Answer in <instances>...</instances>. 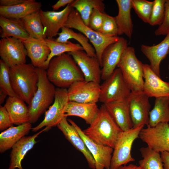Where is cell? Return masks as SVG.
<instances>
[{"instance_id":"6da1fadb","label":"cell","mask_w":169,"mask_h":169,"mask_svg":"<svg viewBox=\"0 0 169 169\" xmlns=\"http://www.w3.org/2000/svg\"><path fill=\"white\" fill-rule=\"evenodd\" d=\"M49 80L57 88L67 89L84 80L83 74L72 56L64 53L53 58L46 71Z\"/></svg>"},{"instance_id":"7a4b0ae2","label":"cell","mask_w":169,"mask_h":169,"mask_svg":"<svg viewBox=\"0 0 169 169\" xmlns=\"http://www.w3.org/2000/svg\"><path fill=\"white\" fill-rule=\"evenodd\" d=\"M86 129L83 130L89 138L98 144L114 149L123 131L107 110L104 104L99 108L97 116Z\"/></svg>"},{"instance_id":"3957f363","label":"cell","mask_w":169,"mask_h":169,"mask_svg":"<svg viewBox=\"0 0 169 169\" xmlns=\"http://www.w3.org/2000/svg\"><path fill=\"white\" fill-rule=\"evenodd\" d=\"M9 74L14 91L29 105L38 89V68L32 64H23L10 67Z\"/></svg>"},{"instance_id":"277c9868","label":"cell","mask_w":169,"mask_h":169,"mask_svg":"<svg viewBox=\"0 0 169 169\" xmlns=\"http://www.w3.org/2000/svg\"><path fill=\"white\" fill-rule=\"evenodd\" d=\"M38 89L28 106L29 122L34 123L54 101L56 91L54 85L49 80L46 70L38 68Z\"/></svg>"},{"instance_id":"5b68a950","label":"cell","mask_w":169,"mask_h":169,"mask_svg":"<svg viewBox=\"0 0 169 169\" xmlns=\"http://www.w3.org/2000/svg\"><path fill=\"white\" fill-rule=\"evenodd\" d=\"M64 26L79 31L88 38L95 49L101 68L104 51L108 46L118 41L120 37L106 36L92 29L84 23L79 13L73 8Z\"/></svg>"},{"instance_id":"8992f818","label":"cell","mask_w":169,"mask_h":169,"mask_svg":"<svg viewBox=\"0 0 169 169\" xmlns=\"http://www.w3.org/2000/svg\"><path fill=\"white\" fill-rule=\"evenodd\" d=\"M143 64L137 58L135 49L128 46L123 53L117 67L131 91H143L144 83Z\"/></svg>"},{"instance_id":"52a82bcc","label":"cell","mask_w":169,"mask_h":169,"mask_svg":"<svg viewBox=\"0 0 169 169\" xmlns=\"http://www.w3.org/2000/svg\"><path fill=\"white\" fill-rule=\"evenodd\" d=\"M144 126L133 128L122 132L113 149L110 169H118L135 161L131 154L132 147L134 141L139 137L140 132Z\"/></svg>"},{"instance_id":"ba28073f","label":"cell","mask_w":169,"mask_h":169,"mask_svg":"<svg viewBox=\"0 0 169 169\" xmlns=\"http://www.w3.org/2000/svg\"><path fill=\"white\" fill-rule=\"evenodd\" d=\"M100 88L99 101L103 104L127 99L131 92L118 68L104 80Z\"/></svg>"},{"instance_id":"9c48e42d","label":"cell","mask_w":169,"mask_h":169,"mask_svg":"<svg viewBox=\"0 0 169 169\" xmlns=\"http://www.w3.org/2000/svg\"><path fill=\"white\" fill-rule=\"evenodd\" d=\"M139 137L148 147L157 152H169L168 123H160L154 127L147 125L141 130Z\"/></svg>"},{"instance_id":"30bf717a","label":"cell","mask_w":169,"mask_h":169,"mask_svg":"<svg viewBox=\"0 0 169 169\" xmlns=\"http://www.w3.org/2000/svg\"><path fill=\"white\" fill-rule=\"evenodd\" d=\"M69 101L68 90L57 88L53 104L45 113L44 119L37 126L32 129L36 132L44 127L50 129L57 125L64 117V111L67 103Z\"/></svg>"},{"instance_id":"8fae6325","label":"cell","mask_w":169,"mask_h":169,"mask_svg":"<svg viewBox=\"0 0 169 169\" xmlns=\"http://www.w3.org/2000/svg\"><path fill=\"white\" fill-rule=\"evenodd\" d=\"M27 50L23 41L17 38L10 37L0 40V56L9 67L25 64Z\"/></svg>"},{"instance_id":"7c38bea8","label":"cell","mask_w":169,"mask_h":169,"mask_svg":"<svg viewBox=\"0 0 169 169\" xmlns=\"http://www.w3.org/2000/svg\"><path fill=\"white\" fill-rule=\"evenodd\" d=\"M149 98L143 91L131 92L128 100L133 128L149 125L151 107Z\"/></svg>"},{"instance_id":"4fadbf2b","label":"cell","mask_w":169,"mask_h":169,"mask_svg":"<svg viewBox=\"0 0 169 169\" xmlns=\"http://www.w3.org/2000/svg\"><path fill=\"white\" fill-rule=\"evenodd\" d=\"M69 101L84 103H96L100 92L99 83L84 80L77 81L68 89Z\"/></svg>"},{"instance_id":"5bb4252c","label":"cell","mask_w":169,"mask_h":169,"mask_svg":"<svg viewBox=\"0 0 169 169\" xmlns=\"http://www.w3.org/2000/svg\"><path fill=\"white\" fill-rule=\"evenodd\" d=\"M68 120L77 131L93 157L95 162V169H110L113 149L94 141L84 133L83 130L73 120L70 119Z\"/></svg>"},{"instance_id":"9a60e30c","label":"cell","mask_w":169,"mask_h":169,"mask_svg":"<svg viewBox=\"0 0 169 169\" xmlns=\"http://www.w3.org/2000/svg\"><path fill=\"white\" fill-rule=\"evenodd\" d=\"M126 39L120 37L117 42L108 46L102 56L101 79L105 80L113 73L124 51L128 47Z\"/></svg>"},{"instance_id":"2e32d148","label":"cell","mask_w":169,"mask_h":169,"mask_svg":"<svg viewBox=\"0 0 169 169\" xmlns=\"http://www.w3.org/2000/svg\"><path fill=\"white\" fill-rule=\"evenodd\" d=\"M72 8L70 4H69L59 12L44 11L41 9L39 11L44 33L47 38H53L58 35L59 30L64 26Z\"/></svg>"},{"instance_id":"e0dca14e","label":"cell","mask_w":169,"mask_h":169,"mask_svg":"<svg viewBox=\"0 0 169 169\" xmlns=\"http://www.w3.org/2000/svg\"><path fill=\"white\" fill-rule=\"evenodd\" d=\"M73 58L82 72L84 80L100 83L101 68L96 57L90 56L84 50L67 53Z\"/></svg>"},{"instance_id":"ac0fdd59","label":"cell","mask_w":169,"mask_h":169,"mask_svg":"<svg viewBox=\"0 0 169 169\" xmlns=\"http://www.w3.org/2000/svg\"><path fill=\"white\" fill-rule=\"evenodd\" d=\"M144 83L143 91L149 97H169V82L163 80L149 65H143Z\"/></svg>"},{"instance_id":"d6986e66","label":"cell","mask_w":169,"mask_h":169,"mask_svg":"<svg viewBox=\"0 0 169 169\" xmlns=\"http://www.w3.org/2000/svg\"><path fill=\"white\" fill-rule=\"evenodd\" d=\"M67 117H64L57 127L63 133L65 138L85 158L89 167L95 169V162L84 141L75 128L69 123Z\"/></svg>"},{"instance_id":"ffe728a7","label":"cell","mask_w":169,"mask_h":169,"mask_svg":"<svg viewBox=\"0 0 169 169\" xmlns=\"http://www.w3.org/2000/svg\"><path fill=\"white\" fill-rule=\"evenodd\" d=\"M30 59L35 67L46 70L45 64L50 53V50L45 40H39L30 37L23 41Z\"/></svg>"},{"instance_id":"44dd1931","label":"cell","mask_w":169,"mask_h":169,"mask_svg":"<svg viewBox=\"0 0 169 169\" xmlns=\"http://www.w3.org/2000/svg\"><path fill=\"white\" fill-rule=\"evenodd\" d=\"M50 129L45 127L32 136H24L12 147L10 154V161L8 169H23L22 161L27 153L37 143L36 139L44 131Z\"/></svg>"},{"instance_id":"7402d4cb","label":"cell","mask_w":169,"mask_h":169,"mask_svg":"<svg viewBox=\"0 0 169 169\" xmlns=\"http://www.w3.org/2000/svg\"><path fill=\"white\" fill-rule=\"evenodd\" d=\"M166 35L163 40L157 44H142L141 46V51L149 60L151 69L159 77L161 63L169 53V32Z\"/></svg>"},{"instance_id":"603a6c76","label":"cell","mask_w":169,"mask_h":169,"mask_svg":"<svg viewBox=\"0 0 169 169\" xmlns=\"http://www.w3.org/2000/svg\"><path fill=\"white\" fill-rule=\"evenodd\" d=\"M104 104L109 113L123 131L133 128L128 98Z\"/></svg>"},{"instance_id":"cb8c5ba5","label":"cell","mask_w":169,"mask_h":169,"mask_svg":"<svg viewBox=\"0 0 169 169\" xmlns=\"http://www.w3.org/2000/svg\"><path fill=\"white\" fill-rule=\"evenodd\" d=\"M99 108L96 103H84L69 101L64 111V117L74 116L84 120L90 125L97 116Z\"/></svg>"},{"instance_id":"d4e9b609","label":"cell","mask_w":169,"mask_h":169,"mask_svg":"<svg viewBox=\"0 0 169 169\" xmlns=\"http://www.w3.org/2000/svg\"><path fill=\"white\" fill-rule=\"evenodd\" d=\"M28 122L16 126H12L0 134V153H3L12 148L22 138L27 135L32 129Z\"/></svg>"},{"instance_id":"484cf974","label":"cell","mask_w":169,"mask_h":169,"mask_svg":"<svg viewBox=\"0 0 169 169\" xmlns=\"http://www.w3.org/2000/svg\"><path fill=\"white\" fill-rule=\"evenodd\" d=\"M118 8V15L115 18L117 26L118 35L125 34L131 39L133 25L131 18V0H116Z\"/></svg>"},{"instance_id":"4316f807","label":"cell","mask_w":169,"mask_h":169,"mask_svg":"<svg viewBox=\"0 0 169 169\" xmlns=\"http://www.w3.org/2000/svg\"><path fill=\"white\" fill-rule=\"evenodd\" d=\"M42 6L41 2L35 0H26L23 3L14 6H0V15L7 18L20 19L39 11Z\"/></svg>"},{"instance_id":"83f0119b","label":"cell","mask_w":169,"mask_h":169,"mask_svg":"<svg viewBox=\"0 0 169 169\" xmlns=\"http://www.w3.org/2000/svg\"><path fill=\"white\" fill-rule=\"evenodd\" d=\"M4 106L13 124L18 125L29 122L28 107L19 97L9 96Z\"/></svg>"},{"instance_id":"f1b7e54d","label":"cell","mask_w":169,"mask_h":169,"mask_svg":"<svg viewBox=\"0 0 169 169\" xmlns=\"http://www.w3.org/2000/svg\"><path fill=\"white\" fill-rule=\"evenodd\" d=\"M0 26L1 38L12 37L23 41L30 37L20 19L7 18L0 16Z\"/></svg>"},{"instance_id":"f546056e","label":"cell","mask_w":169,"mask_h":169,"mask_svg":"<svg viewBox=\"0 0 169 169\" xmlns=\"http://www.w3.org/2000/svg\"><path fill=\"white\" fill-rule=\"evenodd\" d=\"M58 37L55 40L62 43H66L69 40L74 39L77 41L82 47L84 51L90 56L96 57L94 48L89 43V40L81 33L74 32L71 28L64 26L61 28V32L58 33Z\"/></svg>"},{"instance_id":"4dcf8cb0","label":"cell","mask_w":169,"mask_h":169,"mask_svg":"<svg viewBox=\"0 0 169 169\" xmlns=\"http://www.w3.org/2000/svg\"><path fill=\"white\" fill-rule=\"evenodd\" d=\"M169 122V97L156 98L153 109L150 111L148 125L154 127L160 123Z\"/></svg>"},{"instance_id":"1f68e13d","label":"cell","mask_w":169,"mask_h":169,"mask_svg":"<svg viewBox=\"0 0 169 169\" xmlns=\"http://www.w3.org/2000/svg\"><path fill=\"white\" fill-rule=\"evenodd\" d=\"M103 1L102 0H75L70 5L78 12L84 23L89 26L90 17L94 8H97L102 12L105 13Z\"/></svg>"},{"instance_id":"d6a6232c","label":"cell","mask_w":169,"mask_h":169,"mask_svg":"<svg viewBox=\"0 0 169 169\" xmlns=\"http://www.w3.org/2000/svg\"><path fill=\"white\" fill-rule=\"evenodd\" d=\"M20 19L30 37L42 40L47 38L39 11L28 15Z\"/></svg>"},{"instance_id":"836d02e7","label":"cell","mask_w":169,"mask_h":169,"mask_svg":"<svg viewBox=\"0 0 169 169\" xmlns=\"http://www.w3.org/2000/svg\"><path fill=\"white\" fill-rule=\"evenodd\" d=\"M45 40L50 50V53L45 64L47 69L50 61L54 57L66 52L84 50L79 44L74 43L69 41L66 43H62L56 41L53 38H46Z\"/></svg>"},{"instance_id":"e575fe53","label":"cell","mask_w":169,"mask_h":169,"mask_svg":"<svg viewBox=\"0 0 169 169\" xmlns=\"http://www.w3.org/2000/svg\"><path fill=\"white\" fill-rule=\"evenodd\" d=\"M142 159L139 161L141 169H165L160 153L148 147H143L140 149Z\"/></svg>"},{"instance_id":"d590c367","label":"cell","mask_w":169,"mask_h":169,"mask_svg":"<svg viewBox=\"0 0 169 169\" xmlns=\"http://www.w3.org/2000/svg\"><path fill=\"white\" fill-rule=\"evenodd\" d=\"M153 2L146 0H131L132 8L143 22L149 24Z\"/></svg>"},{"instance_id":"8d00e7d4","label":"cell","mask_w":169,"mask_h":169,"mask_svg":"<svg viewBox=\"0 0 169 169\" xmlns=\"http://www.w3.org/2000/svg\"><path fill=\"white\" fill-rule=\"evenodd\" d=\"M10 68L2 60H0V90L10 97H18L11 86L9 74Z\"/></svg>"},{"instance_id":"74e56055","label":"cell","mask_w":169,"mask_h":169,"mask_svg":"<svg viewBox=\"0 0 169 169\" xmlns=\"http://www.w3.org/2000/svg\"><path fill=\"white\" fill-rule=\"evenodd\" d=\"M149 24L152 26L161 25L165 16L166 0H154Z\"/></svg>"},{"instance_id":"f35d334b","label":"cell","mask_w":169,"mask_h":169,"mask_svg":"<svg viewBox=\"0 0 169 169\" xmlns=\"http://www.w3.org/2000/svg\"><path fill=\"white\" fill-rule=\"evenodd\" d=\"M99 32L106 36H118V28L115 17L105 13L102 25Z\"/></svg>"},{"instance_id":"ab89813d","label":"cell","mask_w":169,"mask_h":169,"mask_svg":"<svg viewBox=\"0 0 169 169\" xmlns=\"http://www.w3.org/2000/svg\"><path fill=\"white\" fill-rule=\"evenodd\" d=\"M105 13L102 12L97 8H94L90 17L89 27L99 32L102 25Z\"/></svg>"},{"instance_id":"60d3db41","label":"cell","mask_w":169,"mask_h":169,"mask_svg":"<svg viewBox=\"0 0 169 169\" xmlns=\"http://www.w3.org/2000/svg\"><path fill=\"white\" fill-rule=\"evenodd\" d=\"M164 20L155 31L156 36L166 35L169 32V0H166Z\"/></svg>"},{"instance_id":"b9f144b4","label":"cell","mask_w":169,"mask_h":169,"mask_svg":"<svg viewBox=\"0 0 169 169\" xmlns=\"http://www.w3.org/2000/svg\"><path fill=\"white\" fill-rule=\"evenodd\" d=\"M9 114L5 106H0V131H3L13 126Z\"/></svg>"},{"instance_id":"7bdbcfd3","label":"cell","mask_w":169,"mask_h":169,"mask_svg":"<svg viewBox=\"0 0 169 169\" xmlns=\"http://www.w3.org/2000/svg\"><path fill=\"white\" fill-rule=\"evenodd\" d=\"M26 0H0V6H14L25 2Z\"/></svg>"},{"instance_id":"ee69618b","label":"cell","mask_w":169,"mask_h":169,"mask_svg":"<svg viewBox=\"0 0 169 169\" xmlns=\"http://www.w3.org/2000/svg\"><path fill=\"white\" fill-rule=\"evenodd\" d=\"M74 1V0H59L54 4L52 5V7L54 10H57L62 7L71 4Z\"/></svg>"},{"instance_id":"f6af8a7d","label":"cell","mask_w":169,"mask_h":169,"mask_svg":"<svg viewBox=\"0 0 169 169\" xmlns=\"http://www.w3.org/2000/svg\"><path fill=\"white\" fill-rule=\"evenodd\" d=\"M161 156L165 169H169V152H162L161 153Z\"/></svg>"},{"instance_id":"bcb514c9","label":"cell","mask_w":169,"mask_h":169,"mask_svg":"<svg viewBox=\"0 0 169 169\" xmlns=\"http://www.w3.org/2000/svg\"><path fill=\"white\" fill-rule=\"evenodd\" d=\"M118 169H141L139 166L132 164H130L128 165H125L121 166Z\"/></svg>"},{"instance_id":"7dc6e473","label":"cell","mask_w":169,"mask_h":169,"mask_svg":"<svg viewBox=\"0 0 169 169\" xmlns=\"http://www.w3.org/2000/svg\"><path fill=\"white\" fill-rule=\"evenodd\" d=\"M0 104H1L3 102L4 99L7 95L1 90H0Z\"/></svg>"},{"instance_id":"c3c4849f","label":"cell","mask_w":169,"mask_h":169,"mask_svg":"<svg viewBox=\"0 0 169 169\" xmlns=\"http://www.w3.org/2000/svg\"><path fill=\"white\" fill-rule=\"evenodd\" d=\"M168 70H169V65H168Z\"/></svg>"}]
</instances>
